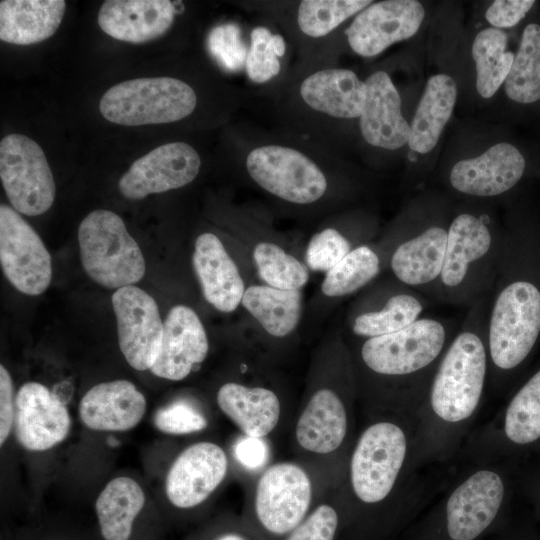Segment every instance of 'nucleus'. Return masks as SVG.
I'll return each instance as SVG.
<instances>
[{
    "label": "nucleus",
    "instance_id": "nucleus-1",
    "mask_svg": "<svg viewBox=\"0 0 540 540\" xmlns=\"http://www.w3.org/2000/svg\"><path fill=\"white\" fill-rule=\"evenodd\" d=\"M415 431V417L408 414L366 415L333 489L345 515L340 540H383L444 488L456 466L420 467Z\"/></svg>",
    "mask_w": 540,
    "mask_h": 540
},
{
    "label": "nucleus",
    "instance_id": "nucleus-2",
    "mask_svg": "<svg viewBox=\"0 0 540 540\" xmlns=\"http://www.w3.org/2000/svg\"><path fill=\"white\" fill-rule=\"evenodd\" d=\"M491 294V293H490ZM490 294L469 307L446 348L416 413L420 467L455 465L488 396Z\"/></svg>",
    "mask_w": 540,
    "mask_h": 540
},
{
    "label": "nucleus",
    "instance_id": "nucleus-3",
    "mask_svg": "<svg viewBox=\"0 0 540 540\" xmlns=\"http://www.w3.org/2000/svg\"><path fill=\"white\" fill-rule=\"evenodd\" d=\"M488 395L505 399L540 349V232L503 230L487 316Z\"/></svg>",
    "mask_w": 540,
    "mask_h": 540
},
{
    "label": "nucleus",
    "instance_id": "nucleus-4",
    "mask_svg": "<svg viewBox=\"0 0 540 540\" xmlns=\"http://www.w3.org/2000/svg\"><path fill=\"white\" fill-rule=\"evenodd\" d=\"M456 330L448 320L422 316L397 332L364 339L354 370L365 415L395 412L416 419Z\"/></svg>",
    "mask_w": 540,
    "mask_h": 540
},
{
    "label": "nucleus",
    "instance_id": "nucleus-5",
    "mask_svg": "<svg viewBox=\"0 0 540 540\" xmlns=\"http://www.w3.org/2000/svg\"><path fill=\"white\" fill-rule=\"evenodd\" d=\"M521 459L456 464L444 488L428 505L416 540H480L519 500Z\"/></svg>",
    "mask_w": 540,
    "mask_h": 540
},
{
    "label": "nucleus",
    "instance_id": "nucleus-6",
    "mask_svg": "<svg viewBox=\"0 0 540 540\" xmlns=\"http://www.w3.org/2000/svg\"><path fill=\"white\" fill-rule=\"evenodd\" d=\"M502 244L503 231L487 214L462 211L455 215L450 220L442 270L429 297L470 307L490 294Z\"/></svg>",
    "mask_w": 540,
    "mask_h": 540
},
{
    "label": "nucleus",
    "instance_id": "nucleus-7",
    "mask_svg": "<svg viewBox=\"0 0 540 540\" xmlns=\"http://www.w3.org/2000/svg\"><path fill=\"white\" fill-rule=\"evenodd\" d=\"M540 451V355L491 418L477 424L455 464L521 459Z\"/></svg>",
    "mask_w": 540,
    "mask_h": 540
},
{
    "label": "nucleus",
    "instance_id": "nucleus-8",
    "mask_svg": "<svg viewBox=\"0 0 540 540\" xmlns=\"http://www.w3.org/2000/svg\"><path fill=\"white\" fill-rule=\"evenodd\" d=\"M288 137H263L244 146L249 178L268 194L290 204L310 205L325 196L328 177L324 147Z\"/></svg>",
    "mask_w": 540,
    "mask_h": 540
},
{
    "label": "nucleus",
    "instance_id": "nucleus-9",
    "mask_svg": "<svg viewBox=\"0 0 540 540\" xmlns=\"http://www.w3.org/2000/svg\"><path fill=\"white\" fill-rule=\"evenodd\" d=\"M357 396L354 370L339 385L319 387L310 393L293 427L294 447L304 461L329 463L339 484L357 435L354 408Z\"/></svg>",
    "mask_w": 540,
    "mask_h": 540
},
{
    "label": "nucleus",
    "instance_id": "nucleus-10",
    "mask_svg": "<svg viewBox=\"0 0 540 540\" xmlns=\"http://www.w3.org/2000/svg\"><path fill=\"white\" fill-rule=\"evenodd\" d=\"M314 489L302 463L270 464L258 474L243 518L262 540H283L314 507Z\"/></svg>",
    "mask_w": 540,
    "mask_h": 540
},
{
    "label": "nucleus",
    "instance_id": "nucleus-11",
    "mask_svg": "<svg viewBox=\"0 0 540 540\" xmlns=\"http://www.w3.org/2000/svg\"><path fill=\"white\" fill-rule=\"evenodd\" d=\"M78 242L82 266L97 284L117 290L143 278L141 249L116 213L90 212L79 225Z\"/></svg>",
    "mask_w": 540,
    "mask_h": 540
},
{
    "label": "nucleus",
    "instance_id": "nucleus-12",
    "mask_svg": "<svg viewBox=\"0 0 540 540\" xmlns=\"http://www.w3.org/2000/svg\"><path fill=\"white\" fill-rule=\"evenodd\" d=\"M198 103L190 84L174 77L137 78L109 88L99 104L105 119L124 126L164 124L190 116Z\"/></svg>",
    "mask_w": 540,
    "mask_h": 540
},
{
    "label": "nucleus",
    "instance_id": "nucleus-13",
    "mask_svg": "<svg viewBox=\"0 0 540 540\" xmlns=\"http://www.w3.org/2000/svg\"><path fill=\"white\" fill-rule=\"evenodd\" d=\"M290 94L289 110L298 127L307 130L311 137L317 126L327 127L329 120L359 119L366 100V84L350 69L323 67L299 79Z\"/></svg>",
    "mask_w": 540,
    "mask_h": 540
},
{
    "label": "nucleus",
    "instance_id": "nucleus-14",
    "mask_svg": "<svg viewBox=\"0 0 540 540\" xmlns=\"http://www.w3.org/2000/svg\"><path fill=\"white\" fill-rule=\"evenodd\" d=\"M0 177L17 212L45 213L55 198V182L42 148L22 134H9L0 142Z\"/></svg>",
    "mask_w": 540,
    "mask_h": 540
},
{
    "label": "nucleus",
    "instance_id": "nucleus-15",
    "mask_svg": "<svg viewBox=\"0 0 540 540\" xmlns=\"http://www.w3.org/2000/svg\"><path fill=\"white\" fill-rule=\"evenodd\" d=\"M51 256L34 229L11 207L0 206V262L9 282L36 296L51 283Z\"/></svg>",
    "mask_w": 540,
    "mask_h": 540
},
{
    "label": "nucleus",
    "instance_id": "nucleus-16",
    "mask_svg": "<svg viewBox=\"0 0 540 540\" xmlns=\"http://www.w3.org/2000/svg\"><path fill=\"white\" fill-rule=\"evenodd\" d=\"M112 305L124 358L136 370L151 369L161 350L164 328L156 301L143 289L129 285L113 293Z\"/></svg>",
    "mask_w": 540,
    "mask_h": 540
},
{
    "label": "nucleus",
    "instance_id": "nucleus-17",
    "mask_svg": "<svg viewBox=\"0 0 540 540\" xmlns=\"http://www.w3.org/2000/svg\"><path fill=\"white\" fill-rule=\"evenodd\" d=\"M200 167L201 158L191 145L182 141L166 143L133 162L118 188L125 198L140 200L191 183Z\"/></svg>",
    "mask_w": 540,
    "mask_h": 540
},
{
    "label": "nucleus",
    "instance_id": "nucleus-18",
    "mask_svg": "<svg viewBox=\"0 0 540 540\" xmlns=\"http://www.w3.org/2000/svg\"><path fill=\"white\" fill-rule=\"evenodd\" d=\"M229 470L225 450L210 441L185 448L173 461L165 480L169 502L181 510L203 504L222 484Z\"/></svg>",
    "mask_w": 540,
    "mask_h": 540
},
{
    "label": "nucleus",
    "instance_id": "nucleus-19",
    "mask_svg": "<svg viewBox=\"0 0 540 540\" xmlns=\"http://www.w3.org/2000/svg\"><path fill=\"white\" fill-rule=\"evenodd\" d=\"M425 16L416 0L372 2L352 20L345 34L350 48L362 57H373L392 44L411 38Z\"/></svg>",
    "mask_w": 540,
    "mask_h": 540
},
{
    "label": "nucleus",
    "instance_id": "nucleus-20",
    "mask_svg": "<svg viewBox=\"0 0 540 540\" xmlns=\"http://www.w3.org/2000/svg\"><path fill=\"white\" fill-rule=\"evenodd\" d=\"M71 418L65 405L43 384L27 382L15 397L14 434L29 451H45L69 434Z\"/></svg>",
    "mask_w": 540,
    "mask_h": 540
},
{
    "label": "nucleus",
    "instance_id": "nucleus-21",
    "mask_svg": "<svg viewBox=\"0 0 540 540\" xmlns=\"http://www.w3.org/2000/svg\"><path fill=\"white\" fill-rule=\"evenodd\" d=\"M526 161L513 145L500 142L477 157L456 162L449 173L451 187L467 196L489 198L502 195L522 179Z\"/></svg>",
    "mask_w": 540,
    "mask_h": 540
},
{
    "label": "nucleus",
    "instance_id": "nucleus-22",
    "mask_svg": "<svg viewBox=\"0 0 540 540\" xmlns=\"http://www.w3.org/2000/svg\"><path fill=\"white\" fill-rule=\"evenodd\" d=\"M208 350L207 334L196 312L176 305L164 321L161 350L150 371L157 377L180 381L200 366Z\"/></svg>",
    "mask_w": 540,
    "mask_h": 540
},
{
    "label": "nucleus",
    "instance_id": "nucleus-23",
    "mask_svg": "<svg viewBox=\"0 0 540 540\" xmlns=\"http://www.w3.org/2000/svg\"><path fill=\"white\" fill-rule=\"evenodd\" d=\"M365 84L366 100L358 119L363 139L385 150L403 147L410 137V124L401 113V98L389 74L375 71Z\"/></svg>",
    "mask_w": 540,
    "mask_h": 540
},
{
    "label": "nucleus",
    "instance_id": "nucleus-24",
    "mask_svg": "<svg viewBox=\"0 0 540 540\" xmlns=\"http://www.w3.org/2000/svg\"><path fill=\"white\" fill-rule=\"evenodd\" d=\"M168 0H107L100 7L98 24L112 38L144 43L165 34L178 13Z\"/></svg>",
    "mask_w": 540,
    "mask_h": 540
},
{
    "label": "nucleus",
    "instance_id": "nucleus-25",
    "mask_svg": "<svg viewBox=\"0 0 540 540\" xmlns=\"http://www.w3.org/2000/svg\"><path fill=\"white\" fill-rule=\"evenodd\" d=\"M192 262L206 301L224 313L237 309L245 285L238 267L215 234L205 232L197 237Z\"/></svg>",
    "mask_w": 540,
    "mask_h": 540
},
{
    "label": "nucleus",
    "instance_id": "nucleus-26",
    "mask_svg": "<svg viewBox=\"0 0 540 540\" xmlns=\"http://www.w3.org/2000/svg\"><path fill=\"white\" fill-rule=\"evenodd\" d=\"M378 297H371L351 318V331L363 338L402 330L422 317L429 299L396 278Z\"/></svg>",
    "mask_w": 540,
    "mask_h": 540
},
{
    "label": "nucleus",
    "instance_id": "nucleus-27",
    "mask_svg": "<svg viewBox=\"0 0 540 540\" xmlns=\"http://www.w3.org/2000/svg\"><path fill=\"white\" fill-rule=\"evenodd\" d=\"M146 411V399L128 380H113L90 388L79 403L82 423L97 431H126L135 427Z\"/></svg>",
    "mask_w": 540,
    "mask_h": 540
},
{
    "label": "nucleus",
    "instance_id": "nucleus-28",
    "mask_svg": "<svg viewBox=\"0 0 540 540\" xmlns=\"http://www.w3.org/2000/svg\"><path fill=\"white\" fill-rule=\"evenodd\" d=\"M216 402L241 434L250 437L268 438L284 416L280 397L264 386L227 382L218 389Z\"/></svg>",
    "mask_w": 540,
    "mask_h": 540
},
{
    "label": "nucleus",
    "instance_id": "nucleus-29",
    "mask_svg": "<svg viewBox=\"0 0 540 540\" xmlns=\"http://www.w3.org/2000/svg\"><path fill=\"white\" fill-rule=\"evenodd\" d=\"M65 9L63 0H2L0 39L16 45L44 41L58 29Z\"/></svg>",
    "mask_w": 540,
    "mask_h": 540
},
{
    "label": "nucleus",
    "instance_id": "nucleus-30",
    "mask_svg": "<svg viewBox=\"0 0 540 540\" xmlns=\"http://www.w3.org/2000/svg\"><path fill=\"white\" fill-rule=\"evenodd\" d=\"M457 98V87L446 74L431 76L410 123L409 148L426 154L437 144L449 121Z\"/></svg>",
    "mask_w": 540,
    "mask_h": 540
},
{
    "label": "nucleus",
    "instance_id": "nucleus-31",
    "mask_svg": "<svg viewBox=\"0 0 540 540\" xmlns=\"http://www.w3.org/2000/svg\"><path fill=\"white\" fill-rule=\"evenodd\" d=\"M145 504L141 486L130 477L112 479L101 491L95 511L104 540H129Z\"/></svg>",
    "mask_w": 540,
    "mask_h": 540
},
{
    "label": "nucleus",
    "instance_id": "nucleus-32",
    "mask_svg": "<svg viewBox=\"0 0 540 540\" xmlns=\"http://www.w3.org/2000/svg\"><path fill=\"white\" fill-rule=\"evenodd\" d=\"M241 304L271 336L285 337L297 327L302 311L300 290H281L268 285L246 288Z\"/></svg>",
    "mask_w": 540,
    "mask_h": 540
},
{
    "label": "nucleus",
    "instance_id": "nucleus-33",
    "mask_svg": "<svg viewBox=\"0 0 540 540\" xmlns=\"http://www.w3.org/2000/svg\"><path fill=\"white\" fill-rule=\"evenodd\" d=\"M507 35L501 29L486 28L475 37L471 53L476 64V88L485 99L491 98L505 82L514 54L506 51Z\"/></svg>",
    "mask_w": 540,
    "mask_h": 540
},
{
    "label": "nucleus",
    "instance_id": "nucleus-34",
    "mask_svg": "<svg viewBox=\"0 0 540 540\" xmlns=\"http://www.w3.org/2000/svg\"><path fill=\"white\" fill-rule=\"evenodd\" d=\"M507 96L528 104L540 99V25L528 24L504 82Z\"/></svg>",
    "mask_w": 540,
    "mask_h": 540
},
{
    "label": "nucleus",
    "instance_id": "nucleus-35",
    "mask_svg": "<svg viewBox=\"0 0 540 540\" xmlns=\"http://www.w3.org/2000/svg\"><path fill=\"white\" fill-rule=\"evenodd\" d=\"M372 2L368 0L299 1L293 12L295 28L306 38H325Z\"/></svg>",
    "mask_w": 540,
    "mask_h": 540
},
{
    "label": "nucleus",
    "instance_id": "nucleus-36",
    "mask_svg": "<svg viewBox=\"0 0 540 540\" xmlns=\"http://www.w3.org/2000/svg\"><path fill=\"white\" fill-rule=\"evenodd\" d=\"M381 267L379 253L369 245H359L326 273L321 291L327 297L349 295L375 279Z\"/></svg>",
    "mask_w": 540,
    "mask_h": 540
},
{
    "label": "nucleus",
    "instance_id": "nucleus-37",
    "mask_svg": "<svg viewBox=\"0 0 540 540\" xmlns=\"http://www.w3.org/2000/svg\"><path fill=\"white\" fill-rule=\"evenodd\" d=\"M259 277L266 285L281 290H300L309 279L307 267L279 245L260 242L253 250Z\"/></svg>",
    "mask_w": 540,
    "mask_h": 540
},
{
    "label": "nucleus",
    "instance_id": "nucleus-38",
    "mask_svg": "<svg viewBox=\"0 0 540 540\" xmlns=\"http://www.w3.org/2000/svg\"><path fill=\"white\" fill-rule=\"evenodd\" d=\"M285 54V41L264 26L252 29L247 49L245 70L254 83H266L281 70L280 58Z\"/></svg>",
    "mask_w": 540,
    "mask_h": 540
},
{
    "label": "nucleus",
    "instance_id": "nucleus-39",
    "mask_svg": "<svg viewBox=\"0 0 540 540\" xmlns=\"http://www.w3.org/2000/svg\"><path fill=\"white\" fill-rule=\"evenodd\" d=\"M344 525V511L332 491L331 496L317 502L283 540H340Z\"/></svg>",
    "mask_w": 540,
    "mask_h": 540
},
{
    "label": "nucleus",
    "instance_id": "nucleus-40",
    "mask_svg": "<svg viewBox=\"0 0 540 540\" xmlns=\"http://www.w3.org/2000/svg\"><path fill=\"white\" fill-rule=\"evenodd\" d=\"M356 247L339 230L326 228L310 239L306 250V263L313 271L327 273Z\"/></svg>",
    "mask_w": 540,
    "mask_h": 540
},
{
    "label": "nucleus",
    "instance_id": "nucleus-41",
    "mask_svg": "<svg viewBox=\"0 0 540 540\" xmlns=\"http://www.w3.org/2000/svg\"><path fill=\"white\" fill-rule=\"evenodd\" d=\"M154 424L163 433L185 435L205 430L208 420L199 408L179 400L160 408L154 415Z\"/></svg>",
    "mask_w": 540,
    "mask_h": 540
},
{
    "label": "nucleus",
    "instance_id": "nucleus-42",
    "mask_svg": "<svg viewBox=\"0 0 540 540\" xmlns=\"http://www.w3.org/2000/svg\"><path fill=\"white\" fill-rule=\"evenodd\" d=\"M236 463L246 472L260 473L269 464L271 450L267 438L241 434L232 447Z\"/></svg>",
    "mask_w": 540,
    "mask_h": 540
},
{
    "label": "nucleus",
    "instance_id": "nucleus-43",
    "mask_svg": "<svg viewBox=\"0 0 540 540\" xmlns=\"http://www.w3.org/2000/svg\"><path fill=\"white\" fill-rule=\"evenodd\" d=\"M519 499L525 501L540 516V454L521 459L518 470Z\"/></svg>",
    "mask_w": 540,
    "mask_h": 540
},
{
    "label": "nucleus",
    "instance_id": "nucleus-44",
    "mask_svg": "<svg viewBox=\"0 0 540 540\" xmlns=\"http://www.w3.org/2000/svg\"><path fill=\"white\" fill-rule=\"evenodd\" d=\"M535 4L534 0H496L487 9L485 17L495 28L515 26Z\"/></svg>",
    "mask_w": 540,
    "mask_h": 540
},
{
    "label": "nucleus",
    "instance_id": "nucleus-45",
    "mask_svg": "<svg viewBox=\"0 0 540 540\" xmlns=\"http://www.w3.org/2000/svg\"><path fill=\"white\" fill-rule=\"evenodd\" d=\"M15 402L13 400V384L7 369L0 366V444L8 439L14 426Z\"/></svg>",
    "mask_w": 540,
    "mask_h": 540
},
{
    "label": "nucleus",
    "instance_id": "nucleus-46",
    "mask_svg": "<svg viewBox=\"0 0 540 540\" xmlns=\"http://www.w3.org/2000/svg\"><path fill=\"white\" fill-rule=\"evenodd\" d=\"M207 540H262L244 518L234 519L211 534Z\"/></svg>",
    "mask_w": 540,
    "mask_h": 540
},
{
    "label": "nucleus",
    "instance_id": "nucleus-47",
    "mask_svg": "<svg viewBox=\"0 0 540 540\" xmlns=\"http://www.w3.org/2000/svg\"><path fill=\"white\" fill-rule=\"evenodd\" d=\"M535 454H540V451L538 453H535Z\"/></svg>",
    "mask_w": 540,
    "mask_h": 540
}]
</instances>
